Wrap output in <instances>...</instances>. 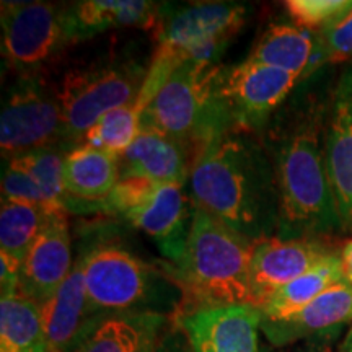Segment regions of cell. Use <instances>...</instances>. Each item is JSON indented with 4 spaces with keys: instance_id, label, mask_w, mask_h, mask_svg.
Here are the masks:
<instances>
[{
    "instance_id": "1",
    "label": "cell",
    "mask_w": 352,
    "mask_h": 352,
    "mask_svg": "<svg viewBox=\"0 0 352 352\" xmlns=\"http://www.w3.org/2000/svg\"><path fill=\"white\" fill-rule=\"evenodd\" d=\"M189 195L196 208L253 243L279 227L274 171L256 132L226 127L192 158Z\"/></svg>"
},
{
    "instance_id": "2",
    "label": "cell",
    "mask_w": 352,
    "mask_h": 352,
    "mask_svg": "<svg viewBox=\"0 0 352 352\" xmlns=\"http://www.w3.org/2000/svg\"><path fill=\"white\" fill-rule=\"evenodd\" d=\"M323 108L277 116L264 132L279 206V239L327 233L341 227L324 153Z\"/></svg>"
},
{
    "instance_id": "3",
    "label": "cell",
    "mask_w": 352,
    "mask_h": 352,
    "mask_svg": "<svg viewBox=\"0 0 352 352\" xmlns=\"http://www.w3.org/2000/svg\"><path fill=\"white\" fill-rule=\"evenodd\" d=\"M254 245L206 210L195 208L186 250L176 264L182 305H188L183 311L199 307L253 305Z\"/></svg>"
},
{
    "instance_id": "4",
    "label": "cell",
    "mask_w": 352,
    "mask_h": 352,
    "mask_svg": "<svg viewBox=\"0 0 352 352\" xmlns=\"http://www.w3.org/2000/svg\"><path fill=\"white\" fill-rule=\"evenodd\" d=\"M245 6L233 2H201L178 8L158 19L157 51L138 96L140 111L147 108L160 88L179 65L192 63L215 64L246 21Z\"/></svg>"
},
{
    "instance_id": "5",
    "label": "cell",
    "mask_w": 352,
    "mask_h": 352,
    "mask_svg": "<svg viewBox=\"0 0 352 352\" xmlns=\"http://www.w3.org/2000/svg\"><path fill=\"white\" fill-rule=\"evenodd\" d=\"M87 296L95 315L160 314L168 316L183 303L178 284L114 245L82 254Z\"/></svg>"
},
{
    "instance_id": "6",
    "label": "cell",
    "mask_w": 352,
    "mask_h": 352,
    "mask_svg": "<svg viewBox=\"0 0 352 352\" xmlns=\"http://www.w3.org/2000/svg\"><path fill=\"white\" fill-rule=\"evenodd\" d=\"M219 72L215 64L179 65L140 113V126L178 140L195 158L210 135L226 129L215 100Z\"/></svg>"
},
{
    "instance_id": "7",
    "label": "cell",
    "mask_w": 352,
    "mask_h": 352,
    "mask_svg": "<svg viewBox=\"0 0 352 352\" xmlns=\"http://www.w3.org/2000/svg\"><path fill=\"white\" fill-rule=\"evenodd\" d=\"M195 202L186 184H160L142 178H121L107 199L88 204L83 212L118 214L151 236L166 259L178 264L186 250Z\"/></svg>"
},
{
    "instance_id": "8",
    "label": "cell",
    "mask_w": 352,
    "mask_h": 352,
    "mask_svg": "<svg viewBox=\"0 0 352 352\" xmlns=\"http://www.w3.org/2000/svg\"><path fill=\"white\" fill-rule=\"evenodd\" d=\"M145 76L139 64L124 60L70 70L57 88L67 140L77 142L104 114L135 103Z\"/></svg>"
},
{
    "instance_id": "9",
    "label": "cell",
    "mask_w": 352,
    "mask_h": 352,
    "mask_svg": "<svg viewBox=\"0 0 352 352\" xmlns=\"http://www.w3.org/2000/svg\"><path fill=\"white\" fill-rule=\"evenodd\" d=\"M67 140L57 91L33 74H23L8 90L0 114V148L8 158Z\"/></svg>"
},
{
    "instance_id": "10",
    "label": "cell",
    "mask_w": 352,
    "mask_h": 352,
    "mask_svg": "<svg viewBox=\"0 0 352 352\" xmlns=\"http://www.w3.org/2000/svg\"><path fill=\"white\" fill-rule=\"evenodd\" d=\"M298 76L253 60L220 70L215 100L227 127L256 132L287 98Z\"/></svg>"
},
{
    "instance_id": "11",
    "label": "cell",
    "mask_w": 352,
    "mask_h": 352,
    "mask_svg": "<svg viewBox=\"0 0 352 352\" xmlns=\"http://www.w3.org/2000/svg\"><path fill=\"white\" fill-rule=\"evenodd\" d=\"M69 43L64 8L46 2H2V54L8 67L33 72Z\"/></svg>"
},
{
    "instance_id": "12",
    "label": "cell",
    "mask_w": 352,
    "mask_h": 352,
    "mask_svg": "<svg viewBox=\"0 0 352 352\" xmlns=\"http://www.w3.org/2000/svg\"><path fill=\"white\" fill-rule=\"evenodd\" d=\"M191 352H258L261 311L243 305L199 307L179 315Z\"/></svg>"
},
{
    "instance_id": "13",
    "label": "cell",
    "mask_w": 352,
    "mask_h": 352,
    "mask_svg": "<svg viewBox=\"0 0 352 352\" xmlns=\"http://www.w3.org/2000/svg\"><path fill=\"white\" fill-rule=\"evenodd\" d=\"M74 270L69 219L65 210H51L20 272L19 292L44 305Z\"/></svg>"
},
{
    "instance_id": "14",
    "label": "cell",
    "mask_w": 352,
    "mask_h": 352,
    "mask_svg": "<svg viewBox=\"0 0 352 352\" xmlns=\"http://www.w3.org/2000/svg\"><path fill=\"white\" fill-rule=\"evenodd\" d=\"M336 256L328 246L303 239H272L254 245L252 259L253 305L261 308L276 289Z\"/></svg>"
},
{
    "instance_id": "15",
    "label": "cell",
    "mask_w": 352,
    "mask_h": 352,
    "mask_svg": "<svg viewBox=\"0 0 352 352\" xmlns=\"http://www.w3.org/2000/svg\"><path fill=\"white\" fill-rule=\"evenodd\" d=\"M324 153L341 228L352 232V70L334 88L324 120Z\"/></svg>"
},
{
    "instance_id": "16",
    "label": "cell",
    "mask_w": 352,
    "mask_h": 352,
    "mask_svg": "<svg viewBox=\"0 0 352 352\" xmlns=\"http://www.w3.org/2000/svg\"><path fill=\"white\" fill-rule=\"evenodd\" d=\"M352 321V285L347 280L334 284L310 305L283 320H261V331L276 346L333 334Z\"/></svg>"
},
{
    "instance_id": "17",
    "label": "cell",
    "mask_w": 352,
    "mask_h": 352,
    "mask_svg": "<svg viewBox=\"0 0 352 352\" xmlns=\"http://www.w3.org/2000/svg\"><path fill=\"white\" fill-rule=\"evenodd\" d=\"M166 321L160 314L98 315L70 352H155Z\"/></svg>"
},
{
    "instance_id": "18",
    "label": "cell",
    "mask_w": 352,
    "mask_h": 352,
    "mask_svg": "<svg viewBox=\"0 0 352 352\" xmlns=\"http://www.w3.org/2000/svg\"><path fill=\"white\" fill-rule=\"evenodd\" d=\"M191 165L192 155L183 144L144 126L120 157L121 178H142L160 184H186Z\"/></svg>"
},
{
    "instance_id": "19",
    "label": "cell",
    "mask_w": 352,
    "mask_h": 352,
    "mask_svg": "<svg viewBox=\"0 0 352 352\" xmlns=\"http://www.w3.org/2000/svg\"><path fill=\"white\" fill-rule=\"evenodd\" d=\"M43 328L50 352H70L95 318L87 296L82 258L74 263L64 284L41 305Z\"/></svg>"
},
{
    "instance_id": "20",
    "label": "cell",
    "mask_w": 352,
    "mask_h": 352,
    "mask_svg": "<svg viewBox=\"0 0 352 352\" xmlns=\"http://www.w3.org/2000/svg\"><path fill=\"white\" fill-rule=\"evenodd\" d=\"M160 8L145 0H85L64 7L69 41H82L120 28H157Z\"/></svg>"
},
{
    "instance_id": "21",
    "label": "cell",
    "mask_w": 352,
    "mask_h": 352,
    "mask_svg": "<svg viewBox=\"0 0 352 352\" xmlns=\"http://www.w3.org/2000/svg\"><path fill=\"white\" fill-rule=\"evenodd\" d=\"M69 210H80L88 204L107 199L121 179L120 157L82 144L65 153L63 166Z\"/></svg>"
},
{
    "instance_id": "22",
    "label": "cell",
    "mask_w": 352,
    "mask_h": 352,
    "mask_svg": "<svg viewBox=\"0 0 352 352\" xmlns=\"http://www.w3.org/2000/svg\"><path fill=\"white\" fill-rule=\"evenodd\" d=\"M316 54L310 30L297 25H271L254 44L248 60L285 70L300 77Z\"/></svg>"
},
{
    "instance_id": "23",
    "label": "cell",
    "mask_w": 352,
    "mask_h": 352,
    "mask_svg": "<svg viewBox=\"0 0 352 352\" xmlns=\"http://www.w3.org/2000/svg\"><path fill=\"white\" fill-rule=\"evenodd\" d=\"M344 280L341 266V254H336L328 261H324L315 270L290 280L283 287L276 289L263 303L261 320H283L297 314L302 308L310 305L316 297H320L324 290L333 287L334 284Z\"/></svg>"
},
{
    "instance_id": "24",
    "label": "cell",
    "mask_w": 352,
    "mask_h": 352,
    "mask_svg": "<svg viewBox=\"0 0 352 352\" xmlns=\"http://www.w3.org/2000/svg\"><path fill=\"white\" fill-rule=\"evenodd\" d=\"M0 352H50L41 307L20 292L0 300Z\"/></svg>"
},
{
    "instance_id": "25",
    "label": "cell",
    "mask_w": 352,
    "mask_h": 352,
    "mask_svg": "<svg viewBox=\"0 0 352 352\" xmlns=\"http://www.w3.org/2000/svg\"><path fill=\"white\" fill-rule=\"evenodd\" d=\"M46 210L28 202L2 199L0 209V256L23 266V261L47 220Z\"/></svg>"
},
{
    "instance_id": "26",
    "label": "cell",
    "mask_w": 352,
    "mask_h": 352,
    "mask_svg": "<svg viewBox=\"0 0 352 352\" xmlns=\"http://www.w3.org/2000/svg\"><path fill=\"white\" fill-rule=\"evenodd\" d=\"M140 131V113L135 103L116 108L100 118L83 135V144L121 157Z\"/></svg>"
},
{
    "instance_id": "27",
    "label": "cell",
    "mask_w": 352,
    "mask_h": 352,
    "mask_svg": "<svg viewBox=\"0 0 352 352\" xmlns=\"http://www.w3.org/2000/svg\"><path fill=\"white\" fill-rule=\"evenodd\" d=\"M284 6L297 26L305 30H324L346 15L352 8V2L351 0H289Z\"/></svg>"
},
{
    "instance_id": "28",
    "label": "cell",
    "mask_w": 352,
    "mask_h": 352,
    "mask_svg": "<svg viewBox=\"0 0 352 352\" xmlns=\"http://www.w3.org/2000/svg\"><path fill=\"white\" fill-rule=\"evenodd\" d=\"M352 56V8L323 30V57L342 60Z\"/></svg>"
},
{
    "instance_id": "29",
    "label": "cell",
    "mask_w": 352,
    "mask_h": 352,
    "mask_svg": "<svg viewBox=\"0 0 352 352\" xmlns=\"http://www.w3.org/2000/svg\"><path fill=\"white\" fill-rule=\"evenodd\" d=\"M294 352H333L331 334L310 338V340H307L305 344L296 347Z\"/></svg>"
},
{
    "instance_id": "30",
    "label": "cell",
    "mask_w": 352,
    "mask_h": 352,
    "mask_svg": "<svg viewBox=\"0 0 352 352\" xmlns=\"http://www.w3.org/2000/svg\"><path fill=\"white\" fill-rule=\"evenodd\" d=\"M155 352H191L186 347V342L179 334L171 333L168 336L162 338L160 344H158Z\"/></svg>"
},
{
    "instance_id": "31",
    "label": "cell",
    "mask_w": 352,
    "mask_h": 352,
    "mask_svg": "<svg viewBox=\"0 0 352 352\" xmlns=\"http://www.w3.org/2000/svg\"><path fill=\"white\" fill-rule=\"evenodd\" d=\"M341 266L342 274H344V280H347L352 285V240L344 246L341 253Z\"/></svg>"
},
{
    "instance_id": "32",
    "label": "cell",
    "mask_w": 352,
    "mask_h": 352,
    "mask_svg": "<svg viewBox=\"0 0 352 352\" xmlns=\"http://www.w3.org/2000/svg\"><path fill=\"white\" fill-rule=\"evenodd\" d=\"M342 352H352V331L349 333V338H347V341H346L344 349H342Z\"/></svg>"
}]
</instances>
